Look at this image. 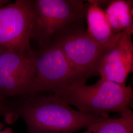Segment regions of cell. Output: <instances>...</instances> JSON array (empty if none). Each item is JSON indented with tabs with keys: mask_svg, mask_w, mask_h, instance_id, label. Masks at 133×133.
<instances>
[{
	"mask_svg": "<svg viewBox=\"0 0 133 133\" xmlns=\"http://www.w3.org/2000/svg\"><path fill=\"white\" fill-rule=\"evenodd\" d=\"M34 58L35 94L50 92L57 95L76 83L87 81L75 71L55 44L34 52Z\"/></svg>",
	"mask_w": 133,
	"mask_h": 133,
	"instance_id": "4",
	"label": "cell"
},
{
	"mask_svg": "<svg viewBox=\"0 0 133 133\" xmlns=\"http://www.w3.org/2000/svg\"><path fill=\"white\" fill-rule=\"evenodd\" d=\"M85 18L87 25L86 32L97 43H110L122 34H114L113 33L104 10L94 1H88L86 4Z\"/></svg>",
	"mask_w": 133,
	"mask_h": 133,
	"instance_id": "9",
	"label": "cell"
},
{
	"mask_svg": "<svg viewBox=\"0 0 133 133\" xmlns=\"http://www.w3.org/2000/svg\"><path fill=\"white\" fill-rule=\"evenodd\" d=\"M4 128V125L0 123V133H14L12 129L10 127H6L5 129Z\"/></svg>",
	"mask_w": 133,
	"mask_h": 133,
	"instance_id": "13",
	"label": "cell"
},
{
	"mask_svg": "<svg viewBox=\"0 0 133 133\" xmlns=\"http://www.w3.org/2000/svg\"><path fill=\"white\" fill-rule=\"evenodd\" d=\"M118 118L107 117L91 124L82 133H133V112L129 109Z\"/></svg>",
	"mask_w": 133,
	"mask_h": 133,
	"instance_id": "11",
	"label": "cell"
},
{
	"mask_svg": "<svg viewBox=\"0 0 133 133\" xmlns=\"http://www.w3.org/2000/svg\"><path fill=\"white\" fill-rule=\"evenodd\" d=\"M11 108L24 120L28 133H75L107 118L74 109L53 94L22 97Z\"/></svg>",
	"mask_w": 133,
	"mask_h": 133,
	"instance_id": "1",
	"label": "cell"
},
{
	"mask_svg": "<svg viewBox=\"0 0 133 133\" xmlns=\"http://www.w3.org/2000/svg\"><path fill=\"white\" fill-rule=\"evenodd\" d=\"M3 116L8 122L15 116V114L8 104L6 99L0 97V118Z\"/></svg>",
	"mask_w": 133,
	"mask_h": 133,
	"instance_id": "12",
	"label": "cell"
},
{
	"mask_svg": "<svg viewBox=\"0 0 133 133\" xmlns=\"http://www.w3.org/2000/svg\"><path fill=\"white\" fill-rule=\"evenodd\" d=\"M31 38L41 48L52 44L66 32L84 25L86 4L82 0H33Z\"/></svg>",
	"mask_w": 133,
	"mask_h": 133,
	"instance_id": "3",
	"label": "cell"
},
{
	"mask_svg": "<svg viewBox=\"0 0 133 133\" xmlns=\"http://www.w3.org/2000/svg\"><path fill=\"white\" fill-rule=\"evenodd\" d=\"M6 49L5 48H4V46H2L0 45V55L4 52L5 51V50H6Z\"/></svg>",
	"mask_w": 133,
	"mask_h": 133,
	"instance_id": "15",
	"label": "cell"
},
{
	"mask_svg": "<svg viewBox=\"0 0 133 133\" xmlns=\"http://www.w3.org/2000/svg\"><path fill=\"white\" fill-rule=\"evenodd\" d=\"M130 34L122 33L104 53L98 72L101 78L125 85L133 71V43Z\"/></svg>",
	"mask_w": 133,
	"mask_h": 133,
	"instance_id": "8",
	"label": "cell"
},
{
	"mask_svg": "<svg viewBox=\"0 0 133 133\" xmlns=\"http://www.w3.org/2000/svg\"><path fill=\"white\" fill-rule=\"evenodd\" d=\"M33 0H17L0 8V45L25 55L30 48L33 26Z\"/></svg>",
	"mask_w": 133,
	"mask_h": 133,
	"instance_id": "6",
	"label": "cell"
},
{
	"mask_svg": "<svg viewBox=\"0 0 133 133\" xmlns=\"http://www.w3.org/2000/svg\"><path fill=\"white\" fill-rule=\"evenodd\" d=\"M8 2L7 0H0V8H3L5 6V4Z\"/></svg>",
	"mask_w": 133,
	"mask_h": 133,
	"instance_id": "14",
	"label": "cell"
},
{
	"mask_svg": "<svg viewBox=\"0 0 133 133\" xmlns=\"http://www.w3.org/2000/svg\"><path fill=\"white\" fill-rule=\"evenodd\" d=\"M121 35L110 43H100L91 38L83 25L63 34L53 44L61 49L75 71L87 81L99 75L102 57Z\"/></svg>",
	"mask_w": 133,
	"mask_h": 133,
	"instance_id": "5",
	"label": "cell"
},
{
	"mask_svg": "<svg viewBox=\"0 0 133 133\" xmlns=\"http://www.w3.org/2000/svg\"><path fill=\"white\" fill-rule=\"evenodd\" d=\"M104 10L114 34H133V1H109Z\"/></svg>",
	"mask_w": 133,
	"mask_h": 133,
	"instance_id": "10",
	"label": "cell"
},
{
	"mask_svg": "<svg viewBox=\"0 0 133 133\" xmlns=\"http://www.w3.org/2000/svg\"><path fill=\"white\" fill-rule=\"evenodd\" d=\"M56 95L68 105L76 107L80 111L105 117H108L111 112L121 114L130 109L133 103L131 86L102 78L91 85L85 82L76 83Z\"/></svg>",
	"mask_w": 133,
	"mask_h": 133,
	"instance_id": "2",
	"label": "cell"
},
{
	"mask_svg": "<svg viewBox=\"0 0 133 133\" xmlns=\"http://www.w3.org/2000/svg\"><path fill=\"white\" fill-rule=\"evenodd\" d=\"M35 94L34 53L28 56L6 49L0 55V97Z\"/></svg>",
	"mask_w": 133,
	"mask_h": 133,
	"instance_id": "7",
	"label": "cell"
}]
</instances>
